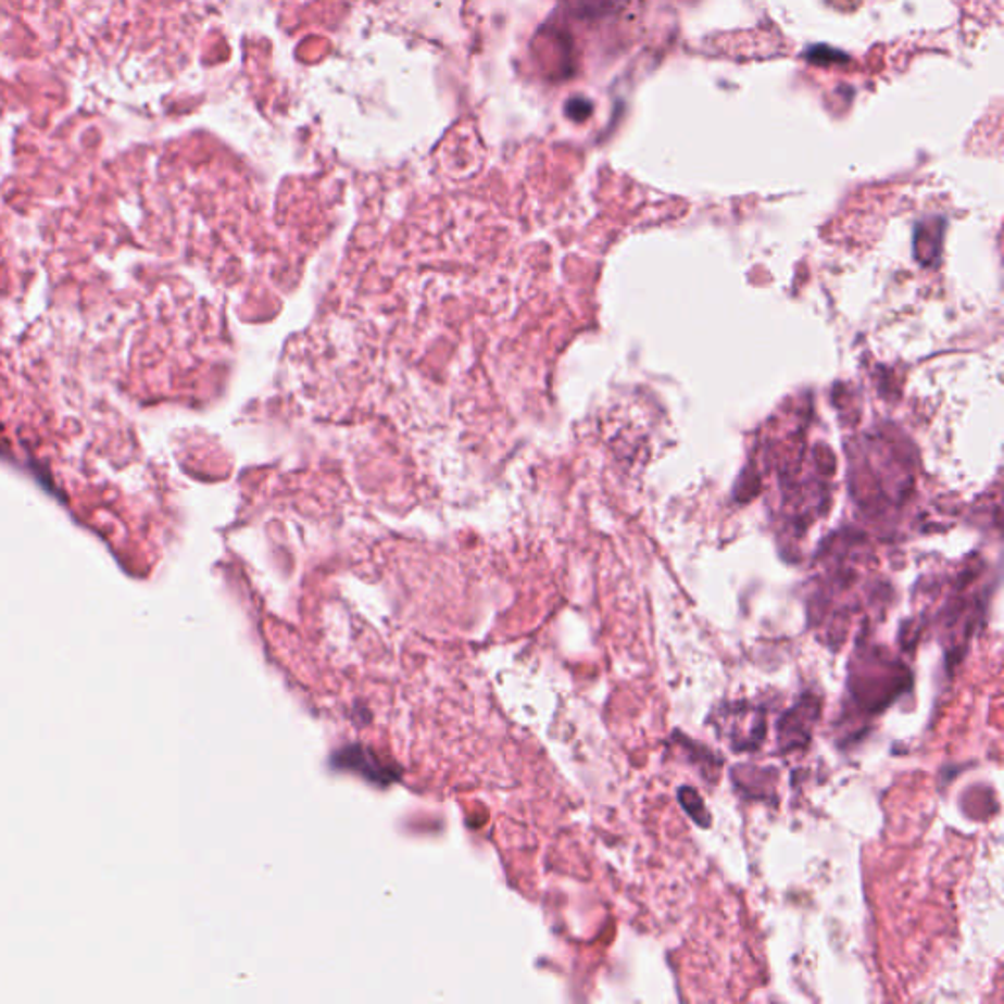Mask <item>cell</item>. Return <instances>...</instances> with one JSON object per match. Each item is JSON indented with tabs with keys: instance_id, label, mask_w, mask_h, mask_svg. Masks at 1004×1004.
<instances>
[{
	"instance_id": "cell-2",
	"label": "cell",
	"mask_w": 1004,
	"mask_h": 1004,
	"mask_svg": "<svg viewBox=\"0 0 1004 1004\" xmlns=\"http://www.w3.org/2000/svg\"><path fill=\"white\" fill-rule=\"evenodd\" d=\"M820 704L813 696H804L803 703L794 704L789 713L785 714L779 724V743L787 750L801 748L811 740L814 720L818 716Z\"/></svg>"
},
{
	"instance_id": "cell-1",
	"label": "cell",
	"mask_w": 1004,
	"mask_h": 1004,
	"mask_svg": "<svg viewBox=\"0 0 1004 1004\" xmlns=\"http://www.w3.org/2000/svg\"><path fill=\"white\" fill-rule=\"evenodd\" d=\"M724 723L730 724V743L733 750H757L765 738V711L755 706L724 708Z\"/></svg>"
},
{
	"instance_id": "cell-3",
	"label": "cell",
	"mask_w": 1004,
	"mask_h": 1004,
	"mask_svg": "<svg viewBox=\"0 0 1004 1004\" xmlns=\"http://www.w3.org/2000/svg\"><path fill=\"white\" fill-rule=\"evenodd\" d=\"M679 801L683 804L685 811L691 814L694 823L699 826H708L711 824V818H708V811L704 808L703 801L699 793L694 789H689V787H683L679 789Z\"/></svg>"
}]
</instances>
